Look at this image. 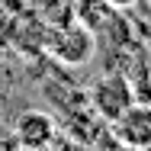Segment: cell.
Wrapping results in <instances>:
<instances>
[{"mask_svg": "<svg viewBox=\"0 0 151 151\" xmlns=\"http://www.w3.org/2000/svg\"><path fill=\"white\" fill-rule=\"evenodd\" d=\"M87 103H90V113L103 122H113L119 119L122 113L135 103V90H132V81L125 74H103L96 77L87 90Z\"/></svg>", "mask_w": 151, "mask_h": 151, "instance_id": "obj_1", "label": "cell"}, {"mask_svg": "<svg viewBox=\"0 0 151 151\" xmlns=\"http://www.w3.org/2000/svg\"><path fill=\"white\" fill-rule=\"evenodd\" d=\"M58 138V125L45 109H23L13 122V142L23 151H45Z\"/></svg>", "mask_w": 151, "mask_h": 151, "instance_id": "obj_2", "label": "cell"}, {"mask_svg": "<svg viewBox=\"0 0 151 151\" xmlns=\"http://www.w3.org/2000/svg\"><path fill=\"white\" fill-rule=\"evenodd\" d=\"M119 145L132 151H151V103H132L119 119L113 122Z\"/></svg>", "mask_w": 151, "mask_h": 151, "instance_id": "obj_3", "label": "cell"}, {"mask_svg": "<svg viewBox=\"0 0 151 151\" xmlns=\"http://www.w3.org/2000/svg\"><path fill=\"white\" fill-rule=\"evenodd\" d=\"M93 52H96V39H93V32L87 26H68L64 32L55 35V42H52V55L61 61V64H68V68H81V64H87L93 58Z\"/></svg>", "mask_w": 151, "mask_h": 151, "instance_id": "obj_4", "label": "cell"}, {"mask_svg": "<svg viewBox=\"0 0 151 151\" xmlns=\"http://www.w3.org/2000/svg\"><path fill=\"white\" fill-rule=\"evenodd\" d=\"M103 3H106V6H113V10H132L138 0H103Z\"/></svg>", "mask_w": 151, "mask_h": 151, "instance_id": "obj_5", "label": "cell"}]
</instances>
